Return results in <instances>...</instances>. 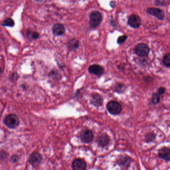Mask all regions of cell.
I'll list each match as a JSON object with an SVG mask.
<instances>
[{
  "label": "cell",
  "mask_w": 170,
  "mask_h": 170,
  "mask_svg": "<svg viewBox=\"0 0 170 170\" xmlns=\"http://www.w3.org/2000/svg\"><path fill=\"white\" fill-rule=\"evenodd\" d=\"M4 122L8 127L14 129L19 126L20 120L15 114H9L6 117Z\"/></svg>",
  "instance_id": "cell-1"
},
{
  "label": "cell",
  "mask_w": 170,
  "mask_h": 170,
  "mask_svg": "<svg viewBox=\"0 0 170 170\" xmlns=\"http://www.w3.org/2000/svg\"><path fill=\"white\" fill-rule=\"evenodd\" d=\"M108 110L112 115H117L122 111V106L119 103L116 101H111L107 105Z\"/></svg>",
  "instance_id": "cell-2"
},
{
  "label": "cell",
  "mask_w": 170,
  "mask_h": 170,
  "mask_svg": "<svg viewBox=\"0 0 170 170\" xmlns=\"http://www.w3.org/2000/svg\"><path fill=\"white\" fill-rule=\"evenodd\" d=\"M90 23L91 27L95 28L100 25L101 20L102 17L100 12L98 11H94L90 15Z\"/></svg>",
  "instance_id": "cell-3"
},
{
  "label": "cell",
  "mask_w": 170,
  "mask_h": 170,
  "mask_svg": "<svg viewBox=\"0 0 170 170\" xmlns=\"http://www.w3.org/2000/svg\"><path fill=\"white\" fill-rule=\"evenodd\" d=\"M135 52L139 57H144L148 55L150 51L148 46L143 43H141L136 46L134 49Z\"/></svg>",
  "instance_id": "cell-4"
},
{
  "label": "cell",
  "mask_w": 170,
  "mask_h": 170,
  "mask_svg": "<svg viewBox=\"0 0 170 170\" xmlns=\"http://www.w3.org/2000/svg\"><path fill=\"white\" fill-rule=\"evenodd\" d=\"M147 13L152 16H154L160 20H164L165 13L162 9L155 8H149L147 9Z\"/></svg>",
  "instance_id": "cell-5"
},
{
  "label": "cell",
  "mask_w": 170,
  "mask_h": 170,
  "mask_svg": "<svg viewBox=\"0 0 170 170\" xmlns=\"http://www.w3.org/2000/svg\"><path fill=\"white\" fill-rule=\"evenodd\" d=\"M42 157L39 153L34 152L30 156V162L33 167H37L41 165L42 162Z\"/></svg>",
  "instance_id": "cell-6"
},
{
  "label": "cell",
  "mask_w": 170,
  "mask_h": 170,
  "mask_svg": "<svg viewBox=\"0 0 170 170\" xmlns=\"http://www.w3.org/2000/svg\"><path fill=\"white\" fill-rule=\"evenodd\" d=\"M80 138L82 142L86 143H90L94 139V134L90 130H84L80 134Z\"/></svg>",
  "instance_id": "cell-7"
},
{
  "label": "cell",
  "mask_w": 170,
  "mask_h": 170,
  "mask_svg": "<svg viewBox=\"0 0 170 170\" xmlns=\"http://www.w3.org/2000/svg\"><path fill=\"white\" fill-rule=\"evenodd\" d=\"M128 23L133 28H138L140 26L141 20L139 16L136 15H132L128 19Z\"/></svg>",
  "instance_id": "cell-8"
},
{
  "label": "cell",
  "mask_w": 170,
  "mask_h": 170,
  "mask_svg": "<svg viewBox=\"0 0 170 170\" xmlns=\"http://www.w3.org/2000/svg\"><path fill=\"white\" fill-rule=\"evenodd\" d=\"M90 102L91 104L93 105L94 106L100 107L103 104V99L102 97L98 93H93L91 95Z\"/></svg>",
  "instance_id": "cell-9"
},
{
  "label": "cell",
  "mask_w": 170,
  "mask_h": 170,
  "mask_svg": "<svg viewBox=\"0 0 170 170\" xmlns=\"http://www.w3.org/2000/svg\"><path fill=\"white\" fill-rule=\"evenodd\" d=\"M131 159L129 157L127 156H122L118 160L117 163L120 167L123 169H127L129 167L131 164Z\"/></svg>",
  "instance_id": "cell-10"
},
{
  "label": "cell",
  "mask_w": 170,
  "mask_h": 170,
  "mask_svg": "<svg viewBox=\"0 0 170 170\" xmlns=\"http://www.w3.org/2000/svg\"><path fill=\"white\" fill-rule=\"evenodd\" d=\"M89 71L92 74L100 76H101L104 73V68L100 65L95 64L92 65L89 67Z\"/></svg>",
  "instance_id": "cell-11"
},
{
  "label": "cell",
  "mask_w": 170,
  "mask_h": 170,
  "mask_svg": "<svg viewBox=\"0 0 170 170\" xmlns=\"http://www.w3.org/2000/svg\"><path fill=\"white\" fill-rule=\"evenodd\" d=\"M87 164L82 159H77L72 163V168L75 170H84L86 169Z\"/></svg>",
  "instance_id": "cell-12"
},
{
  "label": "cell",
  "mask_w": 170,
  "mask_h": 170,
  "mask_svg": "<svg viewBox=\"0 0 170 170\" xmlns=\"http://www.w3.org/2000/svg\"><path fill=\"white\" fill-rule=\"evenodd\" d=\"M97 142L100 147L103 148V147L107 146L109 144V137L106 134H101L98 137Z\"/></svg>",
  "instance_id": "cell-13"
},
{
  "label": "cell",
  "mask_w": 170,
  "mask_h": 170,
  "mask_svg": "<svg viewBox=\"0 0 170 170\" xmlns=\"http://www.w3.org/2000/svg\"><path fill=\"white\" fill-rule=\"evenodd\" d=\"M158 156L160 158L166 161L170 160V149L167 147H163L158 152Z\"/></svg>",
  "instance_id": "cell-14"
},
{
  "label": "cell",
  "mask_w": 170,
  "mask_h": 170,
  "mask_svg": "<svg viewBox=\"0 0 170 170\" xmlns=\"http://www.w3.org/2000/svg\"><path fill=\"white\" fill-rule=\"evenodd\" d=\"M53 32L55 35L60 36L65 33L64 25L60 24H55L53 27Z\"/></svg>",
  "instance_id": "cell-15"
},
{
  "label": "cell",
  "mask_w": 170,
  "mask_h": 170,
  "mask_svg": "<svg viewBox=\"0 0 170 170\" xmlns=\"http://www.w3.org/2000/svg\"><path fill=\"white\" fill-rule=\"evenodd\" d=\"M79 41L76 39H72L69 42V49L71 50H74L75 49L78 48L79 46Z\"/></svg>",
  "instance_id": "cell-16"
},
{
  "label": "cell",
  "mask_w": 170,
  "mask_h": 170,
  "mask_svg": "<svg viewBox=\"0 0 170 170\" xmlns=\"http://www.w3.org/2000/svg\"><path fill=\"white\" fill-rule=\"evenodd\" d=\"M155 139V135L153 133H149L145 136V141L147 143L153 142Z\"/></svg>",
  "instance_id": "cell-17"
},
{
  "label": "cell",
  "mask_w": 170,
  "mask_h": 170,
  "mask_svg": "<svg viewBox=\"0 0 170 170\" xmlns=\"http://www.w3.org/2000/svg\"><path fill=\"white\" fill-rule=\"evenodd\" d=\"M163 62L166 67L170 68V54H167L163 57Z\"/></svg>",
  "instance_id": "cell-18"
},
{
  "label": "cell",
  "mask_w": 170,
  "mask_h": 170,
  "mask_svg": "<svg viewBox=\"0 0 170 170\" xmlns=\"http://www.w3.org/2000/svg\"><path fill=\"white\" fill-rule=\"evenodd\" d=\"M115 91L119 93H123L125 90V86L121 84H118L115 86Z\"/></svg>",
  "instance_id": "cell-19"
},
{
  "label": "cell",
  "mask_w": 170,
  "mask_h": 170,
  "mask_svg": "<svg viewBox=\"0 0 170 170\" xmlns=\"http://www.w3.org/2000/svg\"><path fill=\"white\" fill-rule=\"evenodd\" d=\"M160 98V95L158 93H154L152 95V103L153 104H157L159 103Z\"/></svg>",
  "instance_id": "cell-20"
},
{
  "label": "cell",
  "mask_w": 170,
  "mask_h": 170,
  "mask_svg": "<svg viewBox=\"0 0 170 170\" xmlns=\"http://www.w3.org/2000/svg\"><path fill=\"white\" fill-rule=\"evenodd\" d=\"M2 25L4 26H8V27H13L14 25V21H13L12 19L11 18L6 20L2 24Z\"/></svg>",
  "instance_id": "cell-21"
},
{
  "label": "cell",
  "mask_w": 170,
  "mask_h": 170,
  "mask_svg": "<svg viewBox=\"0 0 170 170\" xmlns=\"http://www.w3.org/2000/svg\"><path fill=\"white\" fill-rule=\"evenodd\" d=\"M19 77L20 76H19V75L17 73H13V74H12L11 77H10V79L12 81H16L19 79Z\"/></svg>",
  "instance_id": "cell-22"
},
{
  "label": "cell",
  "mask_w": 170,
  "mask_h": 170,
  "mask_svg": "<svg viewBox=\"0 0 170 170\" xmlns=\"http://www.w3.org/2000/svg\"><path fill=\"white\" fill-rule=\"evenodd\" d=\"M127 38V36H122L119 37V39H117V43L119 44H122V43H124L125 41V40Z\"/></svg>",
  "instance_id": "cell-23"
},
{
  "label": "cell",
  "mask_w": 170,
  "mask_h": 170,
  "mask_svg": "<svg viewBox=\"0 0 170 170\" xmlns=\"http://www.w3.org/2000/svg\"><path fill=\"white\" fill-rule=\"evenodd\" d=\"M166 92L165 88L164 87H160L158 90V94L161 95L163 94L164 93H165Z\"/></svg>",
  "instance_id": "cell-24"
},
{
  "label": "cell",
  "mask_w": 170,
  "mask_h": 170,
  "mask_svg": "<svg viewBox=\"0 0 170 170\" xmlns=\"http://www.w3.org/2000/svg\"><path fill=\"white\" fill-rule=\"evenodd\" d=\"M19 156L16 155H13L12 157H11V161L13 163H16L19 160Z\"/></svg>",
  "instance_id": "cell-25"
},
{
  "label": "cell",
  "mask_w": 170,
  "mask_h": 170,
  "mask_svg": "<svg viewBox=\"0 0 170 170\" xmlns=\"http://www.w3.org/2000/svg\"><path fill=\"white\" fill-rule=\"evenodd\" d=\"M165 1V0H156L155 1V3L156 4V5H160V4L161 5H163V2Z\"/></svg>",
  "instance_id": "cell-26"
},
{
  "label": "cell",
  "mask_w": 170,
  "mask_h": 170,
  "mask_svg": "<svg viewBox=\"0 0 170 170\" xmlns=\"http://www.w3.org/2000/svg\"><path fill=\"white\" fill-rule=\"evenodd\" d=\"M39 36V34L37 32H34L33 33V35H32V38L33 39H38Z\"/></svg>",
  "instance_id": "cell-27"
},
{
  "label": "cell",
  "mask_w": 170,
  "mask_h": 170,
  "mask_svg": "<svg viewBox=\"0 0 170 170\" xmlns=\"http://www.w3.org/2000/svg\"><path fill=\"white\" fill-rule=\"evenodd\" d=\"M2 73V69L0 68V74H1Z\"/></svg>",
  "instance_id": "cell-28"
}]
</instances>
